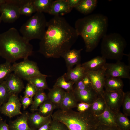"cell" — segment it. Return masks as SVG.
<instances>
[{
	"label": "cell",
	"instance_id": "cell-23",
	"mask_svg": "<svg viewBox=\"0 0 130 130\" xmlns=\"http://www.w3.org/2000/svg\"><path fill=\"white\" fill-rule=\"evenodd\" d=\"M124 84L121 79L112 77H105L104 88L108 91L122 90Z\"/></svg>",
	"mask_w": 130,
	"mask_h": 130
},
{
	"label": "cell",
	"instance_id": "cell-1",
	"mask_svg": "<svg viewBox=\"0 0 130 130\" xmlns=\"http://www.w3.org/2000/svg\"><path fill=\"white\" fill-rule=\"evenodd\" d=\"M78 36L75 28L64 17L54 16L47 22L39 51L47 58H59L70 49Z\"/></svg>",
	"mask_w": 130,
	"mask_h": 130
},
{
	"label": "cell",
	"instance_id": "cell-8",
	"mask_svg": "<svg viewBox=\"0 0 130 130\" xmlns=\"http://www.w3.org/2000/svg\"><path fill=\"white\" fill-rule=\"evenodd\" d=\"M105 70V77L130 79V66L121 61L115 63H106L104 65Z\"/></svg>",
	"mask_w": 130,
	"mask_h": 130
},
{
	"label": "cell",
	"instance_id": "cell-24",
	"mask_svg": "<svg viewBox=\"0 0 130 130\" xmlns=\"http://www.w3.org/2000/svg\"><path fill=\"white\" fill-rule=\"evenodd\" d=\"M98 3L97 0H81L75 8L81 13L85 15L89 14L94 10Z\"/></svg>",
	"mask_w": 130,
	"mask_h": 130
},
{
	"label": "cell",
	"instance_id": "cell-30",
	"mask_svg": "<svg viewBox=\"0 0 130 130\" xmlns=\"http://www.w3.org/2000/svg\"><path fill=\"white\" fill-rule=\"evenodd\" d=\"M48 99L47 95L44 90H38L34 96V99L31 105L30 110L33 111H37L39 106Z\"/></svg>",
	"mask_w": 130,
	"mask_h": 130
},
{
	"label": "cell",
	"instance_id": "cell-19",
	"mask_svg": "<svg viewBox=\"0 0 130 130\" xmlns=\"http://www.w3.org/2000/svg\"><path fill=\"white\" fill-rule=\"evenodd\" d=\"M85 72L84 68L80 64L76 65L73 68L67 70V72L64 75L66 81H71L74 84L82 79Z\"/></svg>",
	"mask_w": 130,
	"mask_h": 130
},
{
	"label": "cell",
	"instance_id": "cell-9",
	"mask_svg": "<svg viewBox=\"0 0 130 130\" xmlns=\"http://www.w3.org/2000/svg\"><path fill=\"white\" fill-rule=\"evenodd\" d=\"M124 93L123 90L113 91L104 90L102 97L107 106L112 111L116 113L120 111Z\"/></svg>",
	"mask_w": 130,
	"mask_h": 130
},
{
	"label": "cell",
	"instance_id": "cell-15",
	"mask_svg": "<svg viewBox=\"0 0 130 130\" xmlns=\"http://www.w3.org/2000/svg\"><path fill=\"white\" fill-rule=\"evenodd\" d=\"M82 49L79 50L75 49L69 50L63 53L61 57L65 59L67 70L72 68L75 65L81 64V52Z\"/></svg>",
	"mask_w": 130,
	"mask_h": 130
},
{
	"label": "cell",
	"instance_id": "cell-10",
	"mask_svg": "<svg viewBox=\"0 0 130 130\" xmlns=\"http://www.w3.org/2000/svg\"><path fill=\"white\" fill-rule=\"evenodd\" d=\"M0 13L2 20L5 23H11L15 22L21 15L20 7L11 2L5 0L0 6Z\"/></svg>",
	"mask_w": 130,
	"mask_h": 130
},
{
	"label": "cell",
	"instance_id": "cell-17",
	"mask_svg": "<svg viewBox=\"0 0 130 130\" xmlns=\"http://www.w3.org/2000/svg\"><path fill=\"white\" fill-rule=\"evenodd\" d=\"M29 113L25 112L15 119L10 121L8 124L10 130H32L28 123Z\"/></svg>",
	"mask_w": 130,
	"mask_h": 130
},
{
	"label": "cell",
	"instance_id": "cell-16",
	"mask_svg": "<svg viewBox=\"0 0 130 130\" xmlns=\"http://www.w3.org/2000/svg\"><path fill=\"white\" fill-rule=\"evenodd\" d=\"M72 10L68 6L67 0H57L53 1L48 13L54 16H61Z\"/></svg>",
	"mask_w": 130,
	"mask_h": 130
},
{
	"label": "cell",
	"instance_id": "cell-3",
	"mask_svg": "<svg viewBox=\"0 0 130 130\" xmlns=\"http://www.w3.org/2000/svg\"><path fill=\"white\" fill-rule=\"evenodd\" d=\"M33 47L15 28L0 34V56L11 63L19 59H27L33 52Z\"/></svg>",
	"mask_w": 130,
	"mask_h": 130
},
{
	"label": "cell",
	"instance_id": "cell-31",
	"mask_svg": "<svg viewBox=\"0 0 130 130\" xmlns=\"http://www.w3.org/2000/svg\"><path fill=\"white\" fill-rule=\"evenodd\" d=\"M116 114L117 127L120 130H130V121L127 117L120 111Z\"/></svg>",
	"mask_w": 130,
	"mask_h": 130
},
{
	"label": "cell",
	"instance_id": "cell-48",
	"mask_svg": "<svg viewBox=\"0 0 130 130\" xmlns=\"http://www.w3.org/2000/svg\"><path fill=\"white\" fill-rule=\"evenodd\" d=\"M2 21V16L1 15H0V24Z\"/></svg>",
	"mask_w": 130,
	"mask_h": 130
},
{
	"label": "cell",
	"instance_id": "cell-5",
	"mask_svg": "<svg viewBox=\"0 0 130 130\" xmlns=\"http://www.w3.org/2000/svg\"><path fill=\"white\" fill-rule=\"evenodd\" d=\"M127 45L125 39L120 34L116 33L106 34L102 39V56L106 59L121 61L125 55L124 51Z\"/></svg>",
	"mask_w": 130,
	"mask_h": 130
},
{
	"label": "cell",
	"instance_id": "cell-26",
	"mask_svg": "<svg viewBox=\"0 0 130 130\" xmlns=\"http://www.w3.org/2000/svg\"><path fill=\"white\" fill-rule=\"evenodd\" d=\"M106 105L102 96H98L91 104L90 111L95 115L102 113L104 111Z\"/></svg>",
	"mask_w": 130,
	"mask_h": 130
},
{
	"label": "cell",
	"instance_id": "cell-42",
	"mask_svg": "<svg viewBox=\"0 0 130 130\" xmlns=\"http://www.w3.org/2000/svg\"><path fill=\"white\" fill-rule=\"evenodd\" d=\"M95 130H120L117 127L106 125L100 123Z\"/></svg>",
	"mask_w": 130,
	"mask_h": 130
},
{
	"label": "cell",
	"instance_id": "cell-47",
	"mask_svg": "<svg viewBox=\"0 0 130 130\" xmlns=\"http://www.w3.org/2000/svg\"><path fill=\"white\" fill-rule=\"evenodd\" d=\"M1 106L0 105V122L1 121L3 120L2 118L0 115V113H1Z\"/></svg>",
	"mask_w": 130,
	"mask_h": 130
},
{
	"label": "cell",
	"instance_id": "cell-41",
	"mask_svg": "<svg viewBox=\"0 0 130 130\" xmlns=\"http://www.w3.org/2000/svg\"><path fill=\"white\" fill-rule=\"evenodd\" d=\"M92 87L85 85L83 82L82 79L75 83L73 85L72 91H79L87 89Z\"/></svg>",
	"mask_w": 130,
	"mask_h": 130
},
{
	"label": "cell",
	"instance_id": "cell-38",
	"mask_svg": "<svg viewBox=\"0 0 130 130\" xmlns=\"http://www.w3.org/2000/svg\"><path fill=\"white\" fill-rule=\"evenodd\" d=\"M38 90L32 84L28 82L25 88L24 96L32 98L36 93Z\"/></svg>",
	"mask_w": 130,
	"mask_h": 130
},
{
	"label": "cell",
	"instance_id": "cell-33",
	"mask_svg": "<svg viewBox=\"0 0 130 130\" xmlns=\"http://www.w3.org/2000/svg\"><path fill=\"white\" fill-rule=\"evenodd\" d=\"M11 63L6 61L0 64V83L5 81L8 76L13 72Z\"/></svg>",
	"mask_w": 130,
	"mask_h": 130
},
{
	"label": "cell",
	"instance_id": "cell-49",
	"mask_svg": "<svg viewBox=\"0 0 130 130\" xmlns=\"http://www.w3.org/2000/svg\"></svg>",
	"mask_w": 130,
	"mask_h": 130
},
{
	"label": "cell",
	"instance_id": "cell-2",
	"mask_svg": "<svg viewBox=\"0 0 130 130\" xmlns=\"http://www.w3.org/2000/svg\"><path fill=\"white\" fill-rule=\"evenodd\" d=\"M108 25V17L99 13L90 15L76 21L75 28L83 39L87 52H91L97 47L106 34Z\"/></svg>",
	"mask_w": 130,
	"mask_h": 130
},
{
	"label": "cell",
	"instance_id": "cell-12",
	"mask_svg": "<svg viewBox=\"0 0 130 130\" xmlns=\"http://www.w3.org/2000/svg\"><path fill=\"white\" fill-rule=\"evenodd\" d=\"M105 70L104 66L97 70L86 72L91 79L92 87L97 92L98 96H102L104 91V88Z\"/></svg>",
	"mask_w": 130,
	"mask_h": 130
},
{
	"label": "cell",
	"instance_id": "cell-45",
	"mask_svg": "<svg viewBox=\"0 0 130 130\" xmlns=\"http://www.w3.org/2000/svg\"><path fill=\"white\" fill-rule=\"evenodd\" d=\"M0 130H10L8 124L3 120L0 122Z\"/></svg>",
	"mask_w": 130,
	"mask_h": 130
},
{
	"label": "cell",
	"instance_id": "cell-37",
	"mask_svg": "<svg viewBox=\"0 0 130 130\" xmlns=\"http://www.w3.org/2000/svg\"><path fill=\"white\" fill-rule=\"evenodd\" d=\"M49 130H69L64 123L52 119Z\"/></svg>",
	"mask_w": 130,
	"mask_h": 130
},
{
	"label": "cell",
	"instance_id": "cell-44",
	"mask_svg": "<svg viewBox=\"0 0 130 130\" xmlns=\"http://www.w3.org/2000/svg\"><path fill=\"white\" fill-rule=\"evenodd\" d=\"M81 0H67L68 6L70 8L72 9L78 5Z\"/></svg>",
	"mask_w": 130,
	"mask_h": 130
},
{
	"label": "cell",
	"instance_id": "cell-34",
	"mask_svg": "<svg viewBox=\"0 0 130 130\" xmlns=\"http://www.w3.org/2000/svg\"><path fill=\"white\" fill-rule=\"evenodd\" d=\"M5 81L0 83V105L1 106L8 100L11 95Z\"/></svg>",
	"mask_w": 130,
	"mask_h": 130
},
{
	"label": "cell",
	"instance_id": "cell-35",
	"mask_svg": "<svg viewBox=\"0 0 130 130\" xmlns=\"http://www.w3.org/2000/svg\"><path fill=\"white\" fill-rule=\"evenodd\" d=\"M36 12V11L32 3L31 0H29L28 2L20 8L21 15L30 16L33 13Z\"/></svg>",
	"mask_w": 130,
	"mask_h": 130
},
{
	"label": "cell",
	"instance_id": "cell-11",
	"mask_svg": "<svg viewBox=\"0 0 130 130\" xmlns=\"http://www.w3.org/2000/svg\"><path fill=\"white\" fill-rule=\"evenodd\" d=\"M22 105L18 95L11 94L7 101L1 108V113L10 118L21 115Z\"/></svg>",
	"mask_w": 130,
	"mask_h": 130
},
{
	"label": "cell",
	"instance_id": "cell-20",
	"mask_svg": "<svg viewBox=\"0 0 130 130\" xmlns=\"http://www.w3.org/2000/svg\"><path fill=\"white\" fill-rule=\"evenodd\" d=\"M49 90L47 94L48 99L55 105L56 109H60L65 91L57 87H53Z\"/></svg>",
	"mask_w": 130,
	"mask_h": 130
},
{
	"label": "cell",
	"instance_id": "cell-22",
	"mask_svg": "<svg viewBox=\"0 0 130 130\" xmlns=\"http://www.w3.org/2000/svg\"><path fill=\"white\" fill-rule=\"evenodd\" d=\"M106 62V59L102 56H98L81 64L85 72L94 71L102 68Z\"/></svg>",
	"mask_w": 130,
	"mask_h": 130
},
{
	"label": "cell",
	"instance_id": "cell-29",
	"mask_svg": "<svg viewBox=\"0 0 130 130\" xmlns=\"http://www.w3.org/2000/svg\"><path fill=\"white\" fill-rule=\"evenodd\" d=\"M56 109L55 105L48 99L39 106L37 112L42 116L46 117L52 115L53 111Z\"/></svg>",
	"mask_w": 130,
	"mask_h": 130
},
{
	"label": "cell",
	"instance_id": "cell-13",
	"mask_svg": "<svg viewBox=\"0 0 130 130\" xmlns=\"http://www.w3.org/2000/svg\"><path fill=\"white\" fill-rule=\"evenodd\" d=\"M5 81L11 94H18L24 88L22 79L14 73H11Z\"/></svg>",
	"mask_w": 130,
	"mask_h": 130
},
{
	"label": "cell",
	"instance_id": "cell-18",
	"mask_svg": "<svg viewBox=\"0 0 130 130\" xmlns=\"http://www.w3.org/2000/svg\"><path fill=\"white\" fill-rule=\"evenodd\" d=\"M52 116L44 117L37 112L29 113L28 118V123L32 130H37L42 125L52 119Z\"/></svg>",
	"mask_w": 130,
	"mask_h": 130
},
{
	"label": "cell",
	"instance_id": "cell-46",
	"mask_svg": "<svg viewBox=\"0 0 130 130\" xmlns=\"http://www.w3.org/2000/svg\"><path fill=\"white\" fill-rule=\"evenodd\" d=\"M52 119L45 124L37 130H49Z\"/></svg>",
	"mask_w": 130,
	"mask_h": 130
},
{
	"label": "cell",
	"instance_id": "cell-14",
	"mask_svg": "<svg viewBox=\"0 0 130 130\" xmlns=\"http://www.w3.org/2000/svg\"><path fill=\"white\" fill-rule=\"evenodd\" d=\"M72 91L78 102L92 104L98 96L92 87L85 90Z\"/></svg>",
	"mask_w": 130,
	"mask_h": 130
},
{
	"label": "cell",
	"instance_id": "cell-4",
	"mask_svg": "<svg viewBox=\"0 0 130 130\" xmlns=\"http://www.w3.org/2000/svg\"><path fill=\"white\" fill-rule=\"evenodd\" d=\"M52 118L64 123L69 130H95L100 123L90 110L80 112L72 109L63 111L58 109L52 114Z\"/></svg>",
	"mask_w": 130,
	"mask_h": 130
},
{
	"label": "cell",
	"instance_id": "cell-7",
	"mask_svg": "<svg viewBox=\"0 0 130 130\" xmlns=\"http://www.w3.org/2000/svg\"><path fill=\"white\" fill-rule=\"evenodd\" d=\"M12 65L14 73L26 81L33 77L44 74L39 71L37 64L28 58L20 62L14 63Z\"/></svg>",
	"mask_w": 130,
	"mask_h": 130
},
{
	"label": "cell",
	"instance_id": "cell-21",
	"mask_svg": "<svg viewBox=\"0 0 130 130\" xmlns=\"http://www.w3.org/2000/svg\"><path fill=\"white\" fill-rule=\"evenodd\" d=\"M96 116L100 123L117 127L116 114L110 110L107 106L102 113Z\"/></svg>",
	"mask_w": 130,
	"mask_h": 130
},
{
	"label": "cell",
	"instance_id": "cell-40",
	"mask_svg": "<svg viewBox=\"0 0 130 130\" xmlns=\"http://www.w3.org/2000/svg\"><path fill=\"white\" fill-rule=\"evenodd\" d=\"M91 105V104L80 102L78 103L76 108L78 112H83L90 110Z\"/></svg>",
	"mask_w": 130,
	"mask_h": 130
},
{
	"label": "cell",
	"instance_id": "cell-36",
	"mask_svg": "<svg viewBox=\"0 0 130 130\" xmlns=\"http://www.w3.org/2000/svg\"><path fill=\"white\" fill-rule=\"evenodd\" d=\"M124 114L127 117L130 116V92H124L122 104Z\"/></svg>",
	"mask_w": 130,
	"mask_h": 130
},
{
	"label": "cell",
	"instance_id": "cell-6",
	"mask_svg": "<svg viewBox=\"0 0 130 130\" xmlns=\"http://www.w3.org/2000/svg\"><path fill=\"white\" fill-rule=\"evenodd\" d=\"M47 23L43 13L36 12L22 25L20 32L23 37L29 42L33 39L41 40L45 33Z\"/></svg>",
	"mask_w": 130,
	"mask_h": 130
},
{
	"label": "cell",
	"instance_id": "cell-28",
	"mask_svg": "<svg viewBox=\"0 0 130 130\" xmlns=\"http://www.w3.org/2000/svg\"><path fill=\"white\" fill-rule=\"evenodd\" d=\"M48 76L45 74L37 76L31 78L27 81L33 84L38 90L49 89L46 79V77Z\"/></svg>",
	"mask_w": 130,
	"mask_h": 130
},
{
	"label": "cell",
	"instance_id": "cell-27",
	"mask_svg": "<svg viewBox=\"0 0 130 130\" xmlns=\"http://www.w3.org/2000/svg\"><path fill=\"white\" fill-rule=\"evenodd\" d=\"M53 0H31L36 12L48 13Z\"/></svg>",
	"mask_w": 130,
	"mask_h": 130
},
{
	"label": "cell",
	"instance_id": "cell-25",
	"mask_svg": "<svg viewBox=\"0 0 130 130\" xmlns=\"http://www.w3.org/2000/svg\"><path fill=\"white\" fill-rule=\"evenodd\" d=\"M72 91H65L60 109L67 111L76 107L78 104Z\"/></svg>",
	"mask_w": 130,
	"mask_h": 130
},
{
	"label": "cell",
	"instance_id": "cell-43",
	"mask_svg": "<svg viewBox=\"0 0 130 130\" xmlns=\"http://www.w3.org/2000/svg\"><path fill=\"white\" fill-rule=\"evenodd\" d=\"M82 80L84 84L86 85L91 86V79L86 72L82 78Z\"/></svg>",
	"mask_w": 130,
	"mask_h": 130
},
{
	"label": "cell",
	"instance_id": "cell-39",
	"mask_svg": "<svg viewBox=\"0 0 130 130\" xmlns=\"http://www.w3.org/2000/svg\"><path fill=\"white\" fill-rule=\"evenodd\" d=\"M33 101L32 98L25 96L21 97L20 101L23 110L26 109L31 105Z\"/></svg>",
	"mask_w": 130,
	"mask_h": 130
},
{
	"label": "cell",
	"instance_id": "cell-32",
	"mask_svg": "<svg viewBox=\"0 0 130 130\" xmlns=\"http://www.w3.org/2000/svg\"><path fill=\"white\" fill-rule=\"evenodd\" d=\"M74 84L72 82L66 81L63 75L57 79L53 87L60 88L66 91H71L73 90Z\"/></svg>",
	"mask_w": 130,
	"mask_h": 130
}]
</instances>
